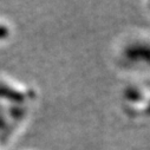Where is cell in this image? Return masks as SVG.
Listing matches in <instances>:
<instances>
[{
  "mask_svg": "<svg viewBox=\"0 0 150 150\" xmlns=\"http://www.w3.org/2000/svg\"><path fill=\"white\" fill-rule=\"evenodd\" d=\"M5 124H6V121H5V118H4L3 116H0V130H1V129H4Z\"/></svg>",
  "mask_w": 150,
  "mask_h": 150,
  "instance_id": "3",
  "label": "cell"
},
{
  "mask_svg": "<svg viewBox=\"0 0 150 150\" xmlns=\"http://www.w3.org/2000/svg\"><path fill=\"white\" fill-rule=\"evenodd\" d=\"M25 98L26 97L21 91L17 90V89H14V88L5 84V83H0V99L8 100L12 104L17 105V104L24 103Z\"/></svg>",
  "mask_w": 150,
  "mask_h": 150,
  "instance_id": "1",
  "label": "cell"
},
{
  "mask_svg": "<svg viewBox=\"0 0 150 150\" xmlns=\"http://www.w3.org/2000/svg\"><path fill=\"white\" fill-rule=\"evenodd\" d=\"M8 35H10V28L3 24H0V42L7 39Z\"/></svg>",
  "mask_w": 150,
  "mask_h": 150,
  "instance_id": "2",
  "label": "cell"
}]
</instances>
